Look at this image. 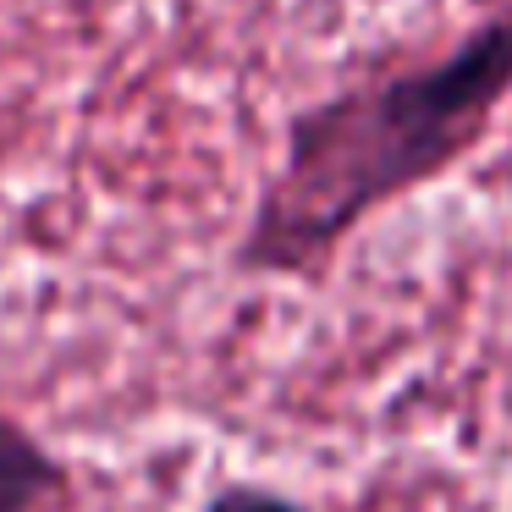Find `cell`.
Segmentation results:
<instances>
[{"mask_svg":"<svg viewBox=\"0 0 512 512\" xmlns=\"http://www.w3.org/2000/svg\"><path fill=\"white\" fill-rule=\"evenodd\" d=\"M72 496V474L50 441L0 413V512H50Z\"/></svg>","mask_w":512,"mask_h":512,"instance_id":"7a4b0ae2","label":"cell"},{"mask_svg":"<svg viewBox=\"0 0 512 512\" xmlns=\"http://www.w3.org/2000/svg\"><path fill=\"white\" fill-rule=\"evenodd\" d=\"M199 512H314V507H303L298 496H287L276 485H259V479H226L204 496Z\"/></svg>","mask_w":512,"mask_h":512,"instance_id":"3957f363","label":"cell"},{"mask_svg":"<svg viewBox=\"0 0 512 512\" xmlns=\"http://www.w3.org/2000/svg\"><path fill=\"white\" fill-rule=\"evenodd\" d=\"M512 94V17L468 34L446 61L342 89L287 127L276 177L243 226V276H309L391 199L441 177Z\"/></svg>","mask_w":512,"mask_h":512,"instance_id":"6da1fadb","label":"cell"}]
</instances>
